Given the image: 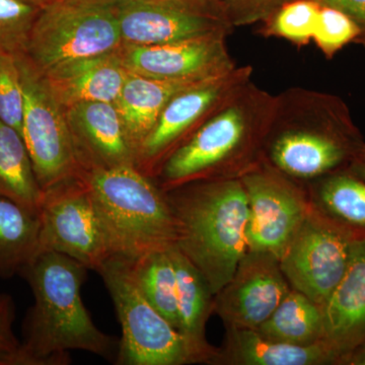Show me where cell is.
Here are the masks:
<instances>
[{
  "instance_id": "1",
  "label": "cell",
  "mask_w": 365,
  "mask_h": 365,
  "mask_svg": "<svg viewBox=\"0 0 365 365\" xmlns=\"http://www.w3.org/2000/svg\"><path fill=\"white\" fill-rule=\"evenodd\" d=\"M365 141L343 98L290 88L276 95L262 160L300 184L359 163Z\"/></svg>"
},
{
  "instance_id": "2",
  "label": "cell",
  "mask_w": 365,
  "mask_h": 365,
  "mask_svg": "<svg viewBox=\"0 0 365 365\" xmlns=\"http://www.w3.org/2000/svg\"><path fill=\"white\" fill-rule=\"evenodd\" d=\"M88 271L56 252L37 254L21 269L34 294L21 341L31 365L69 364L71 350L116 360L119 341L95 325L81 297Z\"/></svg>"
},
{
  "instance_id": "3",
  "label": "cell",
  "mask_w": 365,
  "mask_h": 365,
  "mask_svg": "<svg viewBox=\"0 0 365 365\" xmlns=\"http://www.w3.org/2000/svg\"><path fill=\"white\" fill-rule=\"evenodd\" d=\"M276 95L250 81L170 153L153 179L163 191L204 180L241 179L263 158Z\"/></svg>"
},
{
  "instance_id": "4",
  "label": "cell",
  "mask_w": 365,
  "mask_h": 365,
  "mask_svg": "<svg viewBox=\"0 0 365 365\" xmlns=\"http://www.w3.org/2000/svg\"><path fill=\"white\" fill-rule=\"evenodd\" d=\"M176 220V246L216 294L249 251V201L241 179L204 180L165 191Z\"/></svg>"
},
{
  "instance_id": "5",
  "label": "cell",
  "mask_w": 365,
  "mask_h": 365,
  "mask_svg": "<svg viewBox=\"0 0 365 365\" xmlns=\"http://www.w3.org/2000/svg\"><path fill=\"white\" fill-rule=\"evenodd\" d=\"M109 237L114 256L135 259L176 244L177 227L167 193L134 165L83 173Z\"/></svg>"
},
{
  "instance_id": "6",
  "label": "cell",
  "mask_w": 365,
  "mask_h": 365,
  "mask_svg": "<svg viewBox=\"0 0 365 365\" xmlns=\"http://www.w3.org/2000/svg\"><path fill=\"white\" fill-rule=\"evenodd\" d=\"M97 272L122 328L115 364L212 365V355L187 339L145 299L132 272L130 259L112 256Z\"/></svg>"
},
{
  "instance_id": "7",
  "label": "cell",
  "mask_w": 365,
  "mask_h": 365,
  "mask_svg": "<svg viewBox=\"0 0 365 365\" xmlns=\"http://www.w3.org/2000/svg\"><path fill=\"white\" fill-rule=\"evenodd\" d=\"M122 45L113 7L60 0L40 9L24 56L45 76L78 60L117 52Z\"/></svg>"
},
{
  "instance_id": "8",
  "label": "cell",
  "mask_w": 365,
  "mask_h": 365,
  "mask_svg": "<svg viewBox=\"0 0 365 365\" xmlns=\"http://www.w3.org/2000/svg\"><path fill=\"white\" fill-rule=\"evenodd\" d=\"M38 215L40 230L36 255L56 252L96 272L114 256L104 223L83 178L46 190Z\"/></svg>"
},
{
  "instance_id": "9",
  "label": "cell",
  "mask_w": 365,
  "mask_h": 365,
  "mask_svg": "<svg viewBox=\"0 0 365 365\" xmlns=\"http://www.w3.org/2000/svg\"><path fill=\"white\" fill-rule=\"evenodd\" d=\"M364 239L311 202L279 263L290 287L323 307L344 274L353 245Z\"/></svg>"
},
{
  "instance_id": "10",
  "label": "cell",
  "mask_w": 365,
  "mask_h": 365,
  "mask_svg": "<svg viewBox=\"0 0 365 365\" xmlns=\"http://www.w3.org/2000/svg\"><path fill=\"white\" fill-rule=\"evenodd\" d=\"M19 63L25 93L21 135L38 181L46 191L81 177L83 170L74 150L66 108L25 56L19 58Z\"/></svg>"
},
{
  "instance_id": "11",
  "label": "cell",
  "mask_w": 365,
  "mask_h": 365,
  "mask_svg": "<svg viewBox=\"0 0 365 365\" xmlns=\"http://www.w3.org/2000/svg\"><path fill=\"white\" fill-rule=\"evenodd\" d=\"M253 67L235 66L216 78L180 91L158 117L138 153L137 168L151 178L170 153L181 146L242 86L252 81Z\"/></svg>"
},
{
  "instance_id": "12",
  "label": "cell",
  "mask_w": 365,
  "mask_h": 365,
  "mask_svg": "<svg viewBox=\"0 0 365 365\" xmlns=\"http://www.w3.org/2000/svg\"><path fill=\"white\" fill-rule=\"evenodd\" d=\"M249 201V251L279 260L309 206L307 187L261 160L241 178Z\"/></svg>"
},
{
  "instance_id": "13",
  "label": "cell",
  "mask_w": 365,
  "mask_h": 365,
  "mask_svg": "<svg viewBox=\"0 0 365 365\" xmlns=\"http://www.w3.org/2000/svg\"><path fill=\"white\" fill-rule=\"evenodd\" d=\"M113 9L123 45L170 44L234 30L208 0H132Z\"/></svg>"
},
{
  "instance_id": "14",
  "label": "cell",
  "mask_w": 365,
  "mask_h": 365,
  "mask_svg": "<svg viewBox=\"0 0 365 365\" xmlns=\"http://www.w3.org/2000/svg\"><path fill=\"white\" fill-rule=\"evenodd\" d=\"M227 34H212L170 44L122 45L118 54L132 73L160 81L198 83L234 69Z\"/></svg>"
},
{
  "instance_id": "15",
  "label": "cell",
  "mask_w": 365,
  "mask_h": 365,
  "mask_svg": "<svg viewBox=\"0 0 365 365\" xmlns=\"http://www.w3.org/2000/svg\"><path fill=\"white\" fill-rule=\"evenodd\" d=\"M292 288L274 255L248 251L230 280L215 294V314L225 327L256 330Z\"/></svg>"
},
{
  "instance_id": "16",
  "label": "cell",
  "mask_w": 365,
  "mask_h": 365,
  "mask_svg": "<svg viewBox=\"0 0 365 365\" xmlns=\"http://www.w3.org/2000/svg\"><path fill=\"white\" fill-rule=\"evenodd\" d=\"M66 111L83 173L123 165L137 168V151L115 103H79Z\"/></svg>"
},
{
  "instance_id": "17",
  "label": "cell",
  "mask_w": 365,
  "mask_h": 365,
  "mask_svg": "<svg viewBox=\"0 0 365 365\" xmlns=\"http://www.w3.org/2000/svg\"><path fill=\"white\" fill-rule=\"evenodd\" d=\"M323 314V341L339 353L340 359L364 342L365 237L353 245L347 268L324 304Z\"/></svg>"
},
{
  "instance_id": "18",
  "label": "cell",
  "mask_w": 365,
  "mask_h": 365,
  "mask_svg": "<svg viewBox=\"0 0 365 365\" xmlns=\"http://www.w3.org/2000/svg\"><path fill=\"white\" fill-rule=\"evenodd\" d=\"M225 342L213 365H338L340 354L326 342L287 344L254 329L225 327Z\"/></svg>"
},
{
  "instance_id": "19",
  "label": "cell",
  "mask_w": 365,
  "mask_h": 365,
  "mask_svg": "<svg viewBox=\"0 0 365 365\" xmlns=\"http://www.w3.org/2000/svg\"><path fill=\"white\" fill-rule=\"evenodd\" d=\"M118 51L72 62L43 78L64 108L86 102L115 103L129 74Z\"/></svg>"
},
{
  "instance_id": "20",
  "label": "cell",
  "mask_w": 365,
  "mask_h": 365,
  "mask_svg": "<svg viewBox=\"0 0 365 365\" xmlns=\"http://www.w3.org/2000/svg\"><path fill=\"white\" fill-rule=\"evenodd\" d=\"M194 83L160 81L129 72L115 105L137 151V160L139 150L157 124L163 108L177 93Z\"/></svg>"
},
{
  "instance_id": "21",
  "label": "cell",
  "mask_w": 365,
  "mask_h": 365,
  "mask_svg": "<svg viewBox=\"0 0 365 365\" xmlns=\"http://www.w3.org/2000/svg\"><path fill=\"white\" fill-rule=\"evenodd\" d=\"M177 278L179 331L194 345L212 355V365L218 348L206 340V325L215 314V294L198 268L180 251L176 245L170 247Z\"/></svg>"
},
{
  "instance_id": "22",
  "label": "cell",
  "mask_w": 365,
  "mask_h": 365,
  "mask_svg": "<svg viewBox=\"0 0 365 365\" xmlns=\"http://www.w3.org/2000/svg\"><path fill=\"white\" fill-rule=\"evenodd\" d=\"M0 196L39 213L44 190L20 131L0 121Z\"/></svg>"
},
{
  "instance_id": "23",
  "label": "cell",
  "mask_w": 365,
  "mask_h": 365,
  "mask_svg": "<svg viewBox=\"0 0 365 365\" xmlns=\"http://www.w3.org/2000/svg\"><path fill=\"white\" fill-rule=\"evenodd\" d=\"M314 206L343 227L365 237V181L351 170L307 185Z\"/></svg>"
},
{
  "instance_id": "24",
  "label": "cell",
  "mask_w": 365,
  "mask_h": 365,
  "mask_svg": "<svg viewBox=\"0 0 365 365\" xmlns=\"http://www.w3.org/2000/svg\"><path fill=\"white\" fill-rule=\"evenodd\" d=\"M256 330L265 337L287 344H317L324 338L323 307L292 288L272 314Z\"/></svg>"
},
{
  "instance_id": "25",
  "label": "cell",
  "mask_w": 365,
  "mask_h": 365,
  "mask_svg": "<svg viewBox=\"0 0 365 365\" xmlns=\"http://www.w3.org/2000/svg\"><path fill=\"white\" fill-rule=\"evenodd\" d=\"M39 215L11 199L0 196V277L21 273L36 253Z\"/></svg>"
},
{
  "instance_id": "26",
  "label": "cell",
  "mask_w": 365,
  "mask_h": 365,
  "mask_svg": "<svg viewBox=\"0 0 365 365\" xmlns=\"http://www.w3.org/2000/svg\"><path fill=\"white\" fill-rule=\"evenodd\" d=\"M132 272L148 302L179 330L177 278L170 248L130 259Z\"/></svg>"
},
{
  "instance_id": "27",
  "label": "cell",
  "mask_w": 365,
  "mask_h": 365,
  "mask_svg": "<svg viewBox=\"0 0 365 365\" xmlns=\"http://www.w3.org/2000/svg\"><path fill=\"white\" fill-rule=\"evenodd\" d=\"M321 7L316 0L288 2L262 21L259 33L265 37L289 41L299 47L309 44L316 32Z\"/></svg>"
},
{
  "instance_id": "28",
  "label": "cell",
  "mask_w": 365,
  "mask_h": 365,
  "mask_svg": "<svg viewBox=\"0 0 365 365\" xmlns=\"http://www.w3.org/2000/svg\"><path fill=\"white\" fill-rule=\"evenodd\" d=\"M40 9L24 0H0V57L25 55Z\"/></svg>"
},
{
  "instance_id": "29",
  "label": "cell",
  "mask_w": 365,
  "mask_h": 365,
  "mask_svg": "<svg viewBox=\"0 0 365 365\" xmlns=\"http://www.w3.org/2000/svg\"><path fill=\"white\" fill-rule=\"evenodd\" d=\"M359 36V29L349 16L334 7L322 6L313 41L327 59L355 43Z\"/></svg>"
},
{
  "instance_id": "30",
  "label": "cell",
  "mask_w": 365,
  "mask_h": 365,
  "mask_svg": "<svg viewBox=\"0 0 365 365\" xmlns=\"http://www.w3.org/2000/svg\"><path fill=\"white\" fill-rule=\"evenodd\" d=\"M19 58L0 57V121L21 133L25 93Z\"/></svg>"
},
{
  "instance_id": "31",
  "label": "cell",
  "mask_w": 365,
  "mask_h": 365,
  "mask_svg": "<svg viewBox=\"0 0 365 365\" xmlns=\"http://www.w3.org/2000/svg\"><path fill=\"white\" fill-rule=\"evenodd\" d=\"M294 0H217L218 6L232 29L262 23L281 6Z\"/></svg>"
},
{
  "instance_id": "32",
  "label": "cell",
  "mask_w": 365,
  "mask_h": 365,
  "mask_svg": "<svg viewBox=\"0 0 365 365\" xmlns=\"http://www.w3.org/2000/svg\"><path fill=\"white\" fill-rule=\"evenodd\" d=\"M16 304L9 294H0V365H31L21 341L14 333Z\"/></svg>"
},
{
  "instance_id": "33",
  "label": "cell",
  "mask_w": 365,
  "mask_h": 365,
  "mask_svg": "<svg viewBox=\"0 0 365 365\" xmlns=\"http://www.w3.org/2000/svg\"><path fill=\"white\" fill-rule=\"evenodd\" d=\"M322 6L334 7L349 16L359 29L355 44L365 48V0H316Z\"/></svg>"
},
{
  "instance_id": "34",
  "label": "cell",
  "mask_w": 365,
  "mask_h": 365,
  "mask_svg": "<svg viewBox=\"0 0 365 365\" xmlns=\"http://www.w3.org/2000/svg\"><path fill=\"white\" fill-rule=\"evenodd\" d=\"M339 365H365V341L341 357Z\"/></svg>"
},
{
  "instance_id": "35",
  "label": "cell",
  "mask_w": 365,
  "mask_h": 365,
  "mask_svg": "<svg viewBox=\"0 0 365 365\" xmlns=\"http://www.w3.org/2000/svg\"><path fill=\"white\" fill-rule=\"evenodd\" d=\"M78 1L86 2V4H97V6L116 7L132 0H78Z\"/></svg>"
},
{
  "instance_id": "36",
  "label": "cell",
  "mask_w": 365,
  "mask_h": 365,
  "mask_svg": "<svg viewBox=\"0 0 365 365\" xmlns=\"http://www.w3.org/2000/svg\"><path fill=\"white\" fill-rule=\"evenodd\" d=\"M24 1L28 2V4L42 9L46 6H51V4H55V2L60 1V0H24Z\"/></svg>"
},
{
  "instance_id": "37",
  "label": "cell",
  "mask_w": 365,
  "mask_h": 365,
  "mask_svg": "<svg viewBox=\"0 0 365 365\" xmlns=\"http://www.w3.org/2000/svg\"><path fill=\"white\" fill-rule=\"evenodd\" d=\"M353 173L357 176L361 178L365 181V163L359 162L352 165L351 169Z\"/></svg>"
},
{
  "instance_id": "38",
  "label": "cell",
  "mask_w": 365,
  "mask_h": 365,
  "mask_svg": "<svg viewBox=\"0 0 365 365\" xmlns=\"http://www.w3.org/2000/svg\"><path fill=\"white\" fill-rule=\"evenodd\" d=\"M359 162L365 163V146L364 150H362L361 155H360Z\"/></svg>"
},
{
  "instance_id": "39",
  "label": "cell",
  "mask_w": 365,
  "mask_h": 365,
  "mask_svg": "<svg viewBox=\"0 0 365 365\" xmlns=\"http://www.w3.org/2000/svg\"><path fill=\"white\" fill-rule=\"evenodd\" d=\"M208 1L213 2V4H217V0H208ZM218 6V4H217Z\"/></svg>"
}]
</instances>
